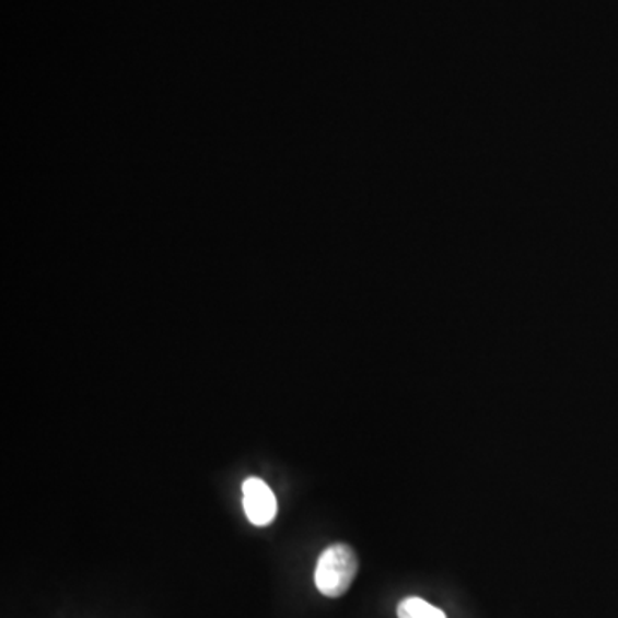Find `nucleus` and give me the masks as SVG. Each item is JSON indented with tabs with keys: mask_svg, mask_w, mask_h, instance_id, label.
Listing matches in <instances>:
<instances>
[{
	"mask_svg": "<svg viewBox=\"0 0 618 618\" xmlns=\"http://www.w3.org/2000/svg\"><path fill=\"white\" fill-rule=\"evenodd\" d=\"M358 574V557L346 543L325 548L316 563L315 584L327 598H340L348 593Z\"/></svg>",
	"mask_w": 618,
	"mask_h": 618,
	"instance_id": "obj_1",
	"label": "nucleus"
},
{
	"mask_svg": "<svg viewBox=\"0 0 618 618\" xmlns=\"http://www.w3.org/2000/svg\"><path fill=\"white\" fill-rule=\"evenodd\" d=\"M243 506L249 523L268 526L277 515V499L264 479L247 478L243 483Z\"/></svg>",
	"mask_w": 618,
	"mask_h": 618,
	"instance_id": "obj_2",
	"label": "nucleus"
},
{
	"mask_svg": "<svg viewBox=\"0 0 618 618\" xmlns=\"http://www.w3.org/2000/svg\"><path fill=\"white\" fill-rule=\"evenodd\" d=\"M397 617L399 618H447L440 608L433 607L423 598L411 596V598L403 599L397 607Z\"/></svg>",
	"mask_w": 618,
	"mask_h": 618,
	"instance_id": "obj_3",
	"label": "nucleus"
}]
</instances>
